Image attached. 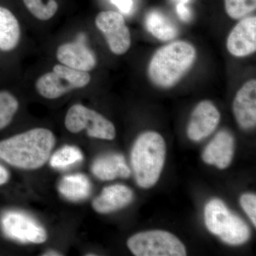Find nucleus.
Masks as SVG:
<instances>
[{"instance_id": "1", "label": "nucleus", "mask_w": 256, "mask_h": 256, "mask_svg": "<svg viewBox=\"0 0 256 256\" xmlns=\"http://www.w3.org/2000/svg\"><path fill=\"white\" fill-rule=\"evenodd\" d=\"M55 143L50 130L34 128L0 141V159L18 169H38L50 159Z\"/></svg>"}, {"instance_id": "2", "label": "nucleus", "mask_w": 256, "mask_h": 256, "mask_svg": "<svg viewBox=\"0 0 256 256\" xmlns=\"http://www.w3.org/2000/svg\"><path fill=\"white\" fill-rule=\"evenodd\" d=\"M196 58V48L190 42H170L152 56L148 66V78L160 88H171L191 70Z\"/></svg>"}, {"instance_id": "3", "label": "nucleus", "mask_w": 256, "mask_h": 256, "mask_svg": "<svg viewBox=\"0 0 256 256\" xmlns=\"http://www.w3.org/2000/svg\"><path fill=\"white\" fill-rule=\"evenodd\" d=\"M165 156L166 143L159 133L148 131L137 138L131 151L130 160L138 186L148 188L158 182Z\"/></svg>"}, {"instance_id": "4", "label": "nucleus", "mask_w": 256, "mask_h": 256, "mask_svg": "<svg viewBox=\"0 0 256 256\" xmlns=\"http://www.w3.org/2000/svg\"><path fill=\"white\" fill-rule=\"evenodd\" d=\"M204 220L210 233L229 245H242L248 240L250 230L238 216L234 214L218 198L210 200L204 208Z\"/></svg>"}, {"instance_id": "5", "label": "nucleus", "mask_w": 256, "mask_h": 256, "mask_svg": "<svg viewBox=\"0 0 256 256\" xmlns=\"http://www.w3.org/2000/svg\"><path fill=\"white\" fill-rule=\"evenodd\" d=\"M92 80L88 72L57 64L52 72L37 79L35 87L40 96L47 99H56L65 94L86 86Z\"/></svg>"}, {"instance_id": "6", "label": "nucleus", "mask_w": 256, "mask_h": 256, "mask_svg": "<svg viewBox=\"0 0 256 256\" xmlns=\"http://www.w3.org/2000/svg\"><path fill=\"white\" fill-rule=\"evenodd\" d=\"M128 248L137 256H184L186 248L180 239L164 230H149L128 239Z\"/></svg>"}, {"instance_id": "7", "label": "nucleus", "mask_w": 256, "mask_h": 256, "mask_svg": "<svg viewBox=\"0 0 256 256\" xmlns=\"http://www.w3.org/2000/svg\"><path fill=\"white\" fill-rule=\"evenodd\" d=\"M65 126L69 132L86 130L89 137L97 139L112 140L116 136V128L111 121L82 104H75L69 108L65 118Z\"/></svg>"}, {"instance_id": "8", "label": "nucleus", "mask_w": 256, "mask_h": 256, "mask_svg": "<svg viewBox=\"0 0 256 256\" xmlns=\"http://www.w3.org/2000/svg\"><path fill=\"white\" fill-rule=\"evenodd\" d=\"M1 227L8 238L22 244H43L47 239L46 230L30 215L8 210L2 216Z\"/></svg>"}, {"instance_id": "9", "label": "nucleus", "mask_w": 256, "mask_h": 256, "mask_svg": "<svg viewBox=\"0 0 256 256\" xmlns=\"http://www.w3.org/2000/svg\"><path fill=\"white\" fill-rule=\"evenodd\" d=\"M96 28L105 36L112 54L122 55L127 53L132 43L130 32L122 14L117 12H101L96 16Z\"/></svg>"}, {"instance_id": "10", "label": "nucleus", "mask_w": 256, "mask_h": 256, "mask_svg": "<svg viewBox=\"0 0 256 256\" xmlns=\"http://www.w3.org/2000/svg\"><path fill=\"white\" fill-rule=\"evenodd\" d=\"M220 114L212 101L202 100L192 111L188 126V138L194 142L204 139L218 127Z\"/></svg>"}, {"instance_id": "11", "label": "nucleus", "mask_w": 256, "mask_h": 256, "mask_svg": "<svg viewBox=\"0 0 256 256\" xmlns=\"http://www.w3.org/2000/svg\"><path fill=\"white\" fill-rule=\"evenodd\" d=\"M228 53L244 58L256 52V16L242 18L229 33L226 40Z\"/></svg>"}, {"instance_id": "12", "label": "nucleus", "mask_w": 256, "mask_h": 256, "mask_svg": "<svg viewBox=\"0 0 256 256\" xmlns=\"http://www.w3.org/2000/svg\"><path fill=\"white\" fill-rule=\"evenodd\" d=\"M56 58L63 65L82 72H90L97 64L95 54L87 46L82 35L76 42L63 44L58 46Z\"/></svg>"}, {"instance_id": "13", "label": "nucleus", "mask_w": 256, "mask_h": 256, "mask_svg": "<svg viewBox=\"0 0 256 256\" xmlns=\"http://www.w3.org/2000/svg\"><path fill=\"white\" fill-rule=\"evenodd\" d=\"M233 112L242 129L250 130L256 126V80H247L236 94Z\"/></svg>"}, {"instance_id": "14", "label": "nucleus", "mask_w": 256, "mask_h": 256, "mask_svg": "<svg viewBox=\"0 0 256 256\" xmlns=\"http://www.w3.org/2000/svg\"><path fill=\"white\" fill-rule=\"evenodd\" d=\"M235 149V140L232 133L222 130L216 134L206 146L202 158L208 164L226 169L232 163Z\"/></svg>"}, {"instance_id": "15", "label": "nucleus", "mask_w": 256, "mask_h": 256, "mask_svg": "<svg viewBox=\"0 0 256 256\" xmlns=\"http://www.w3.org/2000/svg\"><path fill=\"white\" fill-rule=\"evenodd\" d=\"M134 194L132 190L122 184L106 186L92 203L98 213L108 214L121 210L132 202Z\"/></svg>"}, {"instance_id": "16", "label": "nucleus", "mask_w": 256, "mask_h": 256, "mask_svg": "<svg viewBox=\"0 0 256 256\" xmlns=\"http://www.w3.org/2000/svg\"><path fill=\"white\" fill-rule=\"evenodd\" d=\"M92 174L102 181H110L118 178H128L131 170L124 156L118 153H109L98 158L92 166Z\"/></svg>"}, {"instance_id": "17", "label": "nucleus", "mask_w": 256, "mask_h": 256, "mask_svg": "<svg viewBox=\"0 0 256 256\" xmlns=\"http://www.w3.org/2000/svg\"><path fill=\"white\" fill-rule=\"evenodd\" d=\"M21 28L18 18L10 10L0 6V50L10 52L18 46Z\"/></svg>"}, {"instance_id": "18", "label": "nucleus", "mask_w": 256, "mask_h": 256, "mask_svg": "<svg viewBox=\"0 0 256 256\" xmlns=\"http://www.w3.org/2000/svg\"><path fill=\"white\" fill-rule=\"evenodd\" d=\"M60 194L72 202H80L86 200L92 192V183L85 174L66 175L58 184Z\"/></svg>"}, {"instance_id": "19", "label": "nucleus", "mask_w": 256, "mask_h": 256, "mask_svg": "<svg viewBox=\"0 0 256 256\" xmlns=\"http://www.w3.org/2000/svg\"><path fill=\"white\" fill-rule=\"evenodd\" d=\"M144 26L152 36L162 42L172 41L178 34L176 25L158 11H152L146 14Z\"/></svg>"}, {"instance_id": "20", "label": "nucleus", "mask_w": 256, "mask_h": 256, "mask_svg": "<svg viewBox=\"0 0 256 256\" xmlns=\"http://www.w3.org/2000/svg\"><path fill=\"white\" fill-rule=\"evenodd\" d=\"M84 160V154L80 149L75 146H62L54 153L50 158L52 168L57 170H64Z\"/></svg>"}, {"instance_id": "21", "label": "nucleus", "mask_w": 256, "mask_h": 256, "mask_svg": "<svg viewBox=\"0 0 256 256\" xmlns=\"http://www.w3.org/2000/svg\"><path fill=\"white\" fill-rule=\"evenodd\" d=\"M25 6L34 18L46 21L53 18L58 10L56 0H23Z\"/></svg>"}, {"instance_id": "22", "label": "nucleus", "mask_w": 256, "mask_h": 256, "mask_svg": "<svg viewBox=\"0 0 256 256\" xmlns=\"http://www.w3.org/2000/svg\"><path fill=\"white\" fill-rule=\"evenodd\" d=\"M18 99L11 92H0V130L8 127L18 109Z\"/></svg>"}, {"instance_id": "23", "label": "nucleus", "mask_w": 256, "mask_h": 256, "mask_svg": "<svg viewBox=\"0 0 256 256\" xmlns=\"http://www.w3.org/2000/svg\"><path fill=\"white\" fill-rule=\"evenodd\" d=\"M226 12L229 18L240 20L256 9V0H224Z\"/></svg>"}, {"instance_id": "24", "label": "nucleus", "mask_w": 256, "mask_h": 256, "mask_svg": "<svg viewBox=\"0 0 256 256\" xmlns=\"http://www.w3.org/2000/svg\"><path fill=\"white\" fill-rule=\"evenodd\" d=\"M242 210L249 217L254 226H256V196L254 194H244L240 198Z\"/></svg>"}, {"instance_id": "25", "label": "nucleus", "mask_w": 256, "mask_h": 256, "mask_svg": "<svg viewBox=\"0 0 256 256\" xmlns=\"http://www.w3.org/2000/svg\"><path fill=\"white\" fill-rule=\"evenodd\" d=\"M122 12L128 14L132 8V0H110Z\"/></svg>"}, {"instance_id": "26", "label": "nucleus", "mask_w": 256, "mask_h": 256, "mask_svg": "<svg viewBox=\"0 0 256 256\" xmlns=\"http://www.w3.org/2000/svg\"><path fill=\"white\" fill-rule=\"evenodd\" d=\"M176 11H178L180 18L183 21H188L191 18V13H190V10L185 4L178 3V8H176Z\"/></svg>"}, {"instance_id": "27", "label": "nucleus", "mask_w": 256, "mask_h": 256, "mask_svg": "<svg viewBox=\"0 0 256 256\" xmlns=\"http://www.w3.org/2000/svg\"><path fill=\"white\" fill-rule=\"evenodd\" d=\"M10 180V172L3 165L0 164V186L8 182Z\"/></svg>"}, {"instance_id": "28", "label": "nucleus", "mask_w": 256, "mask_h": 256, "mask_svg": "<svg viewBox=\"0 0 256 256\" xmlns=\"http://www.w3.org/2000/svg\"><path fill=\"white\" fill-rule=\"evenodd\" d=\"M42 256H62V254H60V252H55V250H48V252H45L44 254H43Z\"/></svg>"}, {"instance_id": "29", "label": "nucleus", "mask_w": 256, "mask_h": 256, "mask_svg": "<svg viewBox=\"0 0 256 256\" xmlns=\"http://www.w3.org/2000/svg\"><path fill=\"white\" fill-rule=\"evenodd\" d=\"M176 1H178V3H182V4H186L190 0H176Z\"/></svg>"}]
</instances>
